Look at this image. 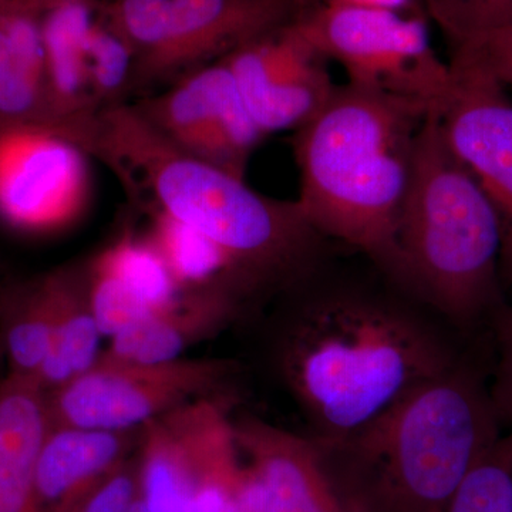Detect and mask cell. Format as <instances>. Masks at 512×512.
<instances>
[{"label": "cell", "instance_id": "cell-1", "mask_svg": "<svg viewBox=\"0 0 512 512\" xmlns=\"http://www.w3.org/2000/svg\"><path fill=\"white\" fill-rule=\"evenodd\" d=\"M266 305L272 369L318 444L355 433L473 349L367 259L352 269L333 256Z\"/></svg>", "mask_w": 512, "mask_h": 512}, {"label": "cell", "instance_id": "cell-2", "mask_svg": "<svg viewBox=\"0 0 512 512\" xmlns=\"http://www.w3.org/2000/svg\"><path fill=\"white\" fill-rule=\"evenodd\" d=\"M87 153L117 175L128 197L197 229L231 259L256 309L335 256L296 201L265 197L245 180L183 153L133 106L101 110Z\"/></svg>", "mask_w": 512, "mask_h": 512}, {"label": "cell", "instance_id": "cell-3", "mask_svg": "<svg viewBox=\"0 0 512 512\" xmlns=\"http://www.w3.org/2000/svg\"><path fill=\"white\" fill-rule=\"evenodd\" d=\"M471 349L345 439L318 444L336 483L366 512H441L503 436L490 366Z\"/></svg>", "mask_w": 512, "mask_h": 512}, {"label": "cell", "instance_id": "cell-4", "mask_svg": "<svg viewBox=\"0 0 512 512\" xmlns=\"http://www.w3.org/2000/svg\"><path fill=\"white\" fill-rule=\"evenodd\" d=\"M429 111L346 83L293 137L303 215L319 234L365 256L387 278L414 138Z\"/></svg>", "mask_w": 512, "mask_h": 512}, {"label": "cell", "instance_id": "cell-5", "mask_svg": "<svg viewBox=\"0 0 512 512\" xmlns=\"http://www.w3.org/2000/svg\"><path fill=\"white\" fill-rule=\"evenodd\" d=\"M389 279L463 338L487 335L505 302L497 215L430 110L414 138Z\"/></svg>", "mask_w": 512, "mask_h": 512}, {"label": "cell", "instance_id": "cell-6", "mask_svg": "<svg viewBox=\"0 0 512 512\" xmlns=\"http://www.w3.org/2000/svg\"><path fill=\"white\" fill-rule=\"evenodd\" d=\"M305 8L281 0H106L100 13L134 56L146 96L239 46L292 23Z\"/></svg>", "mask_w": 512, "mask_h": 512}, {"label": "cell", "instance_id": "cell-7", "mask_svg": "<svg viewBox=\"0 0 512 512\" xmlns=\"http://www.w3.org/2000/svg\"><path fill=\"white\" fill-rule=\"evenodd\" d=\"M295 23L316 50L345 69L348 83L439 109L451 70L419 16L316 3Z\"/></svg>", "mask_w": 512, "mask_h": 512}, {"label": "cell", "instance_id": "cell-8", "mask_svg": "<svg viewBox=\"0 0 512 512\" xmlns=\"http://www.w3.org/2000/svg\"><path fill=\"white\" fill-rule=\"evenodd\" d=\"M241 363L181 359L164 363L97 360L92 369L47 394L52 427L137 430L147 421L211 396H232Z\"/></svg>", "mask_w": 512, "mask_h": 512}, {"label": "cell", "instance_id": "cell-9", "mask_svg": "<svg viewBox=\"0 0 512 512\" xmlns=\"http://www.w3.org/2000/svg\"><path fill=\"white\" fill-rule=\"evenodd\" d=\"M89 158L59 128L0 126V220L33 234L77 224L92 195Z\"/></svg>", "mask_w": 512, "mask_h": 512}, {"label": "cell", "instance_id": "cell-10", "mask_svg": "<svg viewBox=\"0 0 512 512\" xmlns=\"http://www.w3.org/2000/svg\"><path fill=\"white\" fill-rule=\"evenodd\" d=\"M133 106L175 148L242 180L266 137L224 59L184 74Z\"/></svg>", "mask_w": 512, "mask_h": 512}, {"label": "cell", "instance_id": "cell-11", "mask_svg": "<svg viewBox=\"0 0 512 512\" xmlns=\"http://www.w3.org/2000/svg\"><path fill=\"white\" fill-rule=\"evenodd\" d=\"M450 86L441 100L448 144L474 174L500 225V274L512 286V101L503 84L466 57L451 53Z\"/></svg>", "mask_w": 512, "mask_h": 512}, {"label": "cell", "instance_id": "cell-12", "mask_svg": "<svg viewBox=\"0 0 512 512\" xmlns=\"http://www.w3.org/2000/svg\"><path fill=\"white\" fill-rule=\"evenodd\" d=\"M245 106L265 136L299 130L328 103V59L302 35L295 20L224 57Z\"/></svg>", "mask_w": 512, "mask_h": 512}, {"label": "cell", "instance_id": "cell-13", "mask_svg": "<svg viewBox=\"0 0 512 512\" xmlns=\"http://www.w3.org/2000/svg\"><path fill=\"white\" fill-rule=\"evenodd\" d=\"M234 433L262 485L266 512H366L343 493L305 434L252 414L234 417Z\"/></svg>", "mask_w": 512, "mask_h": 512}, {"label": "cell", "instance_id": "cell-14", "mask_svg": "<svg viewBox=\"0 0 512 512\" xmlns=\"http://www.w3.org/2000/svg\"><path fill=\"white\" fill-rule=\"evenodd\" d=\"M251 316L247 303L224 288L181 293L180 298L113 336L99 359L123 363H164L181 359L195 343L212 338Z\"/></svg>", "mask_w": 512, "mask_h": 512}, {"label": "cell", "instance_id": "cell-15", "mask_svg": "<svg viewBox=\"0 0 512 512\" xmlns=\"http://www.w3.org/2000/svg\"><path fill=\"white\" fill-rule=\"evenodd\" d=\"M97 0L59 6L42 18L46 93L57 126L86 150L99 110L90 93L86 67L87 33L99 15Z\"/></svg>", "mask_w": 512, "mask_h": 512}, {"label": "cell", "instance_id": "cell-16", "mask_svg": "<svg viewBox=\"0 0 512 512\" xmlns=\"http://www.w3.org/2000/svg\"><path fill=\"white\" fill-rule=\"evenodd\" d=\"M140 429L52 427L36 466V512L45 508L59 511L94 481L120 466L128 448L140 437Z\"/></svg>", "mask_w": 512, "mask_h": 512}, {"label": "cell", "instance_id": "cell-17", "mask_svg": "<svg viewBox=\"0 0 512 512\" xmlns=\"http://www.w3.org/2000/svg\"><path fill=\"white\" fill-rule=\"evenodd\" d=\"M50 429L45 390L10 375L0 386V512H36V466Z\"/></svg>", "mask_w": 512, "mask_h": 512}, {"label": "cell", "instance_id": "cell-18", "mask_svg": "<svg viewBox=\"0 0 512 512\" xmlns=\"http://www.w3.org/2000/svg\"><path fill=\"white\" fill-rule=\"evenodd\" d=\"M56 316L52 342L35 376L47 394L56 392L96 365L101 335L87 292L86 274L73 268L52 274Z\"/></svg>", "mask_w": 512, "mask_h": 512}, {"label": "cell", "instance_id": "cell-19", "mask_svg": "<svg viewBox=\"0 0 512 512\" xmlns=\"http://www.w3.org/2000/svg\"><path fill=\"white\" fill-rule=\"evenodd\" d=\"M147 212L151 215L147 239L164 259L181 292L229 289L244 299L251 309V315H254V302L242 284L237 269L215 242L197 229L187 227L161 212Z\"/></svg>", "mask_w": 512, "mask_h": 512}, {"label": "cell", "instance_id": "cell-20", "mask_svg": "<svg viewBox=\"0 0 512 512\" xmlns=\"http://www.w3.org/2000/svg\"><path fill=\"white\" fill-rule=\"evenodd\" d=\"M141 500L148 512H197V483L187 451L165 414L140 429Z\"/></svg>", "mask_w": 512, "mask_h": 512}, {"label": "cell", "instance_id": "cell-21", "mask_svg": "<svg viewBox=\"0 0 512 512\" xmlns=\"http://www.w3.org/2000/svg\"><path fill=\"white\" fill-rule=\"evenodd\" d=\"M55 316V284L50 274L25 293L10 319L5 343L12 375L35 379L49 352Z\"/></svg>", "mask_w": 512, "mask_h": 512}, {"label": "cell", "instance_id": "cell-22", "mask_svg": "<svg viewBox=\"0 0 512 512\" xmlns=\"http://www.w3.org/2000/svg\"><path fill=\"white\" fill-rule=\"evenodd\" d=\"M93 262L116 275L154 312L173 305L183 293L164 259L147 238L124 234Z\"/></svg>", "mask_w": 512, "mask_h": 512}, {"label": "cell", "instance_id": "cell-23", "mask_svg": "<svg viewBox=\"0 0 512 512\" xmlns=\"http://www.w3.org/2000/svg\"><path fill=\"white\" fill-rule=\"evenodd\" d=\"M86 67L96 109L127 103L134 93V56L127 43L99 15L87 33Z\"/></svg>", "mask_w": 512, "mask_h": 512}, {"label": "cell", "instance_id": "cell-24", "mask_svg": "<svg viewBox=\"0 0 512 512\" xmlns=\"http://www.w3.org/2000/svg\"><path fill=\"white\" fill-rule=\"evenodd\" d=\"M0 126L59 128L45 83L37 77L10 43L0 25ZM63 131V130H62ZM66 133V131H64Z\"/></svg>", "mask_w": 512, "mask_h": 512}, {"label": "cell", "instance_id": "cell-25", "mask_svg": "<svg viewBox=\"0 0 512 512\" xmlns=\"http://www.w3.org/2000/svg\"><path fill=\"white\" fill-rule=\"evenodd\" d=\"M441 512H512V429L480 458Z\"/></svg>", "mask_w": 512, "mask_h": 512}, {"label": "cell", "instance_id": "cell-26", "mask_svg": "<svg viewBox=\"0 0 512 512\" xmlns=\"http://www.w3.org/2000/svg\"><path fill=\"white\" fill-rule=\"evenodd\" d=\"M427 15L456 47L471 37L512 26V0H421Z\"/></svg>", "mask_w": 512, "mask_h": 512}, {"label": "cell", "instance_id": "cell-27", "mask_svg": "<svg viewBox=\"0 0 512 512\" xmlns=\"http://www.w3.org/2000/svg\"><path fill=\"white\" fill-rule=\"evenodd\" d=\"M491 346L488 390L503 430L512 429V305L505 301L488 322Z\"/></svg>", "mask_w": 512, "mask_h": 512}, {"label": "cell", "instance_id": "cell-28", "mask_svg": "<svg viewBox=\"0 0 512 512\" xmlns=\"http://www.w3.org/2000/svg\"><path fill=\"white\" fill-rule=\"evenodd\" d=\"M113 468L57 512H127L137 498V484L131 473Z\"/></svg>", "mask_w": 512, "mask_h": 512}, {"label": "cell", "instance_id": "cell-29", "mask_svg": "<svg viewBox=\"0 0 512 512\" xmlns=\"http://www.w3.org/2000/svg\"><path fill=\"white\" fill-rule=\"evenodd\" d=\"M451 53L477 64L504 87H512V26L471 37L451 47Z\"/></svg>", "mask_w": 512, "mask_h": 512}, {"label": "cell", "instance_id": "cell-30", "mask_svg": "<svg viewBox=\"0 0 512 512\" xmlns=\"http://www.w3.org/2000/svg\"><path fill=\"white\" fill-rule=\"evenodd\" d=\"M224 512H266L264 490L252 468L229 498Z\"/></svg>", "mask_w": 512, "mask_h": 512}, {"label": "cell", "instance_id": "cell-31", "mask_svg": "<svg viewBox=\"0 0 512 512\" xmlns=\"http://www.w3.org/2000/svg\"><path fill=\"white\" fill-rule=\"evenodd\" d=\"M328 6H356V8H373L403 12L412 6V0H322Z\"/></svg>", "mask_w": 512, "mask_h": 512}, {"label": "cell", "instance_id": "cell-32", "mask_svg": "<svg viewBox=\"0 0 512 512\" xmlns=\"http://www.w3.org/2000/svg\"><path fill=\"white\" fill-rule=\"evenodd\" d=\"M281 2L293 3V5L302 6L305 9H311L316 3H320L319 0H281Z\"/></svg>", "mask_w": 512, "mask_h": 512}]
</instances>
